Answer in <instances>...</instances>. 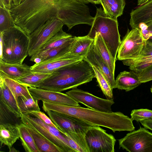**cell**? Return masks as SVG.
Here are the masks:
<instances>
[{"label":"cell","instance_id":"7bdbcfd3","mask_svg":"<svg viewBox=\"0 0 152 152\" xmlns=\"http://www.w3.org/2000/svg\"><path fill=\"white\" fill-rule=\"evenodd\" d=\"M91 3L94 4H100V0H90Z\"/></svg>","mask_w":152,"mask_h":152},{"label":"cell","instance_id":"7402d4cb","mask_svg":"<svg viewBox=\"0 0 152 152\" xmlns=\"http://www.w3.org/2000/svg\"><path fill=\"white\" fill-rule=\"evenodd\" d=\"M36 88L56 92H61L69 89L65 80L56 72L41 83Z\"/></svg>","mask_w":152,"mask_h":152},{"label":"cell","instance_id":"83f0119b","mask_svg":"<svg viewBox=\"0 0 152 152\" xmlns=\"http://www.w3.org/2000/svg\"><path fill=\"white\" fill-rule=\"evenodd\" d=\"M20 138L23 148L26 152H40L27 126L21 123L18 125Z\"/></svg>","mask_w":152,"mask_h":152},{"label":"cell","instance_id":"f1b7e54d","mask_svg":"<svg viewBox=\"0 0 152 152\" xmlns=\"http://www.w3.org/2000/svg\"><path fill=\"white\" fill-rule=\"evenodd\" d=\"M73 37L71 34H67L62 30L49 39L40 48L36 53L60 46Z\"/></svg>","mask_w":152,"mask_h":152},{"label":"cell","instance_id":"d6986e66","mask_svg":"<svg viewBox=\"0 0 152 152\" xmlns=\"http://www.w3.org/2000/svg\"><path fill=\"white\" fill-rule=\"evenodd\" d=\"M141 83L137 74L132 71L121 72L115 80V88L126 91L134 89Z\"/></svg>","mask_w":152,"mask_h":152},{"label":"cell","instance_id":"ac0fdd59","mask_svg":"<svg viewBox=\"0 0 152 152\" xmlns=\"http://www.w3.org/2000/svg\"><path fill=\"white\" fill-rule=\"evenodd\" d=\"M0 104L17 118L20 119L22 113L18 104L3 79L0 77Z\"/></svg>","mask_w":152,"mask_h":152},{"label":"cell","instance_id":"74e56055","mask_svg":"<svg viewBox=\"0 0 152 152\" xmlns=\"http://www.w3.org/2000/svg\"><path fill=\"white\" fill-rule=\"evenodd\" d=\"M140 122L144 127L152 131V118L145 119Z\"/></svg>","mask_w":152,"mask_h":152},{"label":"cell","instance_id":"8fae6325","mask_svg":"<svg viewBox=\"0 0 152 152\" xmlns=\"http://www.w3.org/2000/svg\"><path fill=\"white\" fill-rule=\"evenodd\" d=\"M66 94L88 108L103 112H113L111 107L114 103L113 99H105L99 98L77 88L66 92Z\"/></svg>","mask_w":152,"mask_h":152},{"label":"cell","instance_id":"e575fe53","mask_svg":"<svg viewBox=\"0 0 152 152\" xmlns=\"http://www.w3.org/2000/svg\"><path fill=\"white\" fill-rule=\"evenodd\" d=\"M137 74L141 83L152 80V65Z\"/></svg>","mask_w":152,"mask_h":152},{"label":"cell","instance_id":"ab89813d","mask_svg":"<svg viewBox=\"0 0 152 152\" xmlns=\"http://www.w3.org/2000/svg\"><path fill=\"white\" fill-rule=\"evenodd\" d=\"M24 0H12V7L16 6L19 5Z\"/></svg>","mask_w":152,"mask_h":152},{"label":"cell","instance_id":"d6a6232c","mask_svg":"<svg viewBox=\"0 0 152 152\" xmlns=\"http://www.w3.org/2000/svg\"><path fill=\"white\" fill-rule=\"evenodd\" d=\"M38 101L33 97L26 99L23 96L19 97L18 104L22 113L34 111H40Z\"/></svg>","mask_w":152,"mask_h":152},{"label":"cell","instance_id":"3957f363","mask_svg":"<svg viewBox=\"0 0 152 152\" xmlns=\"http://www.w3.org/2000/svg\"><path fill=\"white\" fill-rule=\"evenodd\" d=\"M0 59L9 64H22L28 55L29 35L16 26L0 32Z\"/></svg>","mask_w":152,"mask_h":152},{"label":"cell","instance_id":"52a82bcc","mask_svg":"<svg viewBox=\"0 0 152 152\" xmlns=\"http://www.w3.org/2000/svg\"><path fill=\"white\" fill-rule=\"evenodd\" d=\"M64 24L53 18L41 25L29 35L28 55L31 57L51 38L63 30Z\"/></svg>","mask_w":152,"mask_h":152},{"label":"cell","instance_id":"277c9868","mask_svg":"<svg viewBox=\"0 0 152 152\" xmlns=\"http://www.w3.org/2000/svg\"><path fill=\"white\" fill-rule=\"evenodd\" d=\"M99 32L113 58L116 60L121 41L117 20L107 16L101 7L97 8L96 14L88 36L94 39Z\"/></svg>","mask_w":152,"mask_h":152},{"label":"cell","instance_id":"f546056e","mask_svg":"<svg viewBox=\"0 0 152 152\" xmlns=\"http://www.w3.org/2000/svg\"><path fill=\"white\" fill-rule=\"evenodd\" d=\"M52 73L31 72L26 75L18 79V81L28 87L36 88L37 86Z\"/></svg>","mask_w":152,"mask_h":152},{"label":"cell","instance_id":"5b68a950","mask_svg":"<svg viewBox=\"0 0 152 152\" xmlns=\"http://www.w3.org/2000/svg\"><path fill=\"white\" fill-rule=\"evenodd\" d=\"M45 112L61 132L68 136L82 149L83 152H89L85 140V135L92 125L72 116L50 110Z\"/></svg>","mask_w":152,"mask_h":152},{"label":"cell","instance_id":"9a60e30c","mask_svg":"<svg viewBox=\"0 0 152 152\" xmlns=\"http://www.w3.org/2000/svg\"><path fill=\"white\" fill-rule=\"evenodd\" d=\"M124 65L137 74L152 65V43L145 40L144 46L139 56L133 59L122 61Z\"/></svg>","mask_w":152,"mask_h":152},{"label":"cell","instance_id":"4316f807","mask_svg":"<svg viewBox=\"0 0 152 152\" xmlns=\"http://www.w3.org/2000/svg\"><path fill=\"white\" fill-rule=\"evenodd\" d=\"M26 126L40 152H62L57 147L33 128Z\"/></svg>","mask_w":152,"mask_h":152},{"label":"cell","instance_id":"7a4b0ae2","mask_svg":"<svg viewBox=\"0 0 152 152\" xmlns=\"http://www.w3.org/2000/svg\"><path fill=\"white\" fill-rule=\"evenodd\" d=\"M42 108L73 117L92 126L105 127L113 132H132L134 130L133 121L120 112H101L88 108L60 104L42 101Z\"/></svg>","mask_w":152,"mask_h":152},{"label":"cell","instance_id":"f35d334b","mask_svg":"<svg viewBox=\"0 0 152 152\" xmlns=\"http://www.w3.org/2000/svg\"><path fill=\"white\" fill-rule=\"evenodd\" d=\"M12 4V0H0V6H4L10 10Z\"/></svg>","mask_w":152,"mask_h":152},{"label":"cell","instance_id":"e0dca14e","mask_svg":"<svg viewBox=\"0 0 152 152\" xmlns=\"http://www.w3.org/2000/svg\"><path fill=\"white\" fill-rule=\"evenodd\" d=\"M74 39L73 37L60 46L36 53L31 57L30 61L39 63L69 53Z\"/></svg>","mask_w":152,"mask_h":152},{"label":"cell","instance_id":"484cf974","mask_svg":"<svg viewBox=\"0 0 152 152\" xmlns=\"http://www.w3.org/2000/svg\"><path fill=\"white\" fill-rule=\"evenodd\" d=\"M106 15L115 20L123 14L125 5L124 0H100Z\"/></svg>","mask_w":152,"mask_h":152},{"label":"cell","instance_id":"1f68e13d","mask_svg":"<svg viewBox=\"0 0 152 152\" xmlns=\"http://www.w3.org/2000/svg\"><path fill=\"white\" fill-rule=\"evenodd\" d=\"M94 71L95 78L103 93L107 99H113V89L109 83L100 72L96 67L92 66Z\"/></svg>","mask_w":152,"mask_h":152},{"label":"cell","instance_id":"30bf717a","mask_svg":"<svg viewBox=\"0 0 152 152\" xmlns=\"http://www.w3.org/2000/svg\"><path fill=\"white\" fill-rule=\"evenodd\" d=\"M145 42L142 34L138 29H128L119 47L118 59L123 61L137 58L141 53Z\"/></svg>","mask_w":152,"mask_h":152},{"label":"cell","instance_id":"ee69618b","mask_svg":"<svg viewBox=\"0 0 152 152\" xmlns=\"http://www.w3.org/2000/svg\"><path fill=\"white\" fill-rule=\"evenodd\" d=\"M9 152H17V150L14 148L12 147L9 150Z\"/></svg>","mask_w":152,"mask_h":152},{"label":"cell","instance_id":"2e32d148","mask_svg":"<svg viewBox=\"0 0 152 152\" xmlns=\"http://www.w3.org/2000/svg\"><path fill=\"white\" fill-rule=\"evenodd\" d=\"M129 24L132 28H137L141 24L152 21V0L132 11Z\"/></svg>","mask_w":152,"mask_h":152},{"label":"cell","instance_id":"4fadbf2b","mask_svg":"<svg viewBox=\"0 0 152 152\" xmlns=\"http://www.w3.org/2000/svg\"><path fill=\"white\" fill-rule=\"evenodd\" d=\"M28 90L32 97L38 101L69 106H80L79 103L66 93L33 87H28Z\"/></svg>","mask_w":152,"mask_h":152},{"label":"cell","instance_id":"836d02e7","mask_svg":"<svg viewBox=\"0 0 152 152\" xmlns=\"http://www.w3.org/2000/svg\"><path fill=\"white\" fill-rule=\"evenodd\" d=\"M132 121L140 122L142 121L152 118V110L147 109H140L132 110L130 114Z\"/></svg>","mask_w":152,"mask_h":152},{"label":"cell","instance_id":"6da1fadb","mask_svg":"<svg viewBox=\"0 0 152 152\" xmlns=\"http://www.w3.org/2000/svg\"><path fill=\"white\" fill-rule=\"evenodd\" d=\"M10 10L16 25L28 35L53 18L69 30L78 24L91 26L94 19L87 5L75 0H25Z\"/></svg>","mask_w":152,"mask_h":152},{"label":"cell","instance_id":"cb8c5ba5","mask_svg":"<svg viewBox=\"0 0 152 152\" xmlns=\"http://www.w3.org/2000/svg\"><path fill=\"white\" fill-rule=\"evenodd\" d=\"M93 44L111 72L114 75L116 60L113 58L99 32L96 33Z\"/></svg>","mask_w":152,"mask_h":152},{"label":"cell","instance_id":"d4e9b609","mask_svg":"<svg viewBox=\"0 0 152 152\" xmlns=\"http://www.w3.org/2000/svg\"><path fill=\"white\" fill-rule=\"evenodd\" d=\"M74 40L70 51L72 55L84 58L87 54L94 39L88 35L74 37Z\"/></svg>","mask_w":152,"mask_h":152},{"label":"cell","instance_id":"8d00e7d4","mask_svg":"<svg viewBox=\"0 0 152 152\" xmlns=\"http://www.w3.org/2000/svg\"><path fill=\"white\" fill-rule=\"evenodd\" d=\"M146 24V29L141 32L145 40H148L152 43V21Z\"/></svg>","mask_w":152,"mask_h":152},{"label":"cell","instance_id":"ba28073f","mask_svg":"<svg viewBox=\"0 0 152 152\" xmlns=\"http://www.w3.org/2000/svg\"><path fill=\"white\" fill-rule=\"evenodd\" d=\"M119 148L129 152H152V133L141 126L118 140Z\"/></svg>","mask_w":152,"mask_h":152},{"label":"cell","instance_id":"8992f818","mask_svg":"<svg viewBox=\"0 0 152 152\" xmlns=\"http://www.w3.org/2000/svg\"><path fill=\"white\" fill-rule=\"evenodd\" d=\"M21 122L33 128L57 147L62 152H75L58 129L47 125L29 112L22 113Z\"/></svg>","mask_w":152,"mask_h":152},{"label":"cell","instance_id":"44dd1931","mask_svg":"<svg viewBox=\"0 0 152 152\" xmlns=\"http://www.w3.org/2000/svg\"><path fill=\"white\" fill-rule=\"evenodd\" d=\"M0 71L8 77L17 80L32 71L30 66L25 64H9L0 59Z\"/></svg>","mask_w":152,"mask_h":152},{"label":"cell","instance_id":"f6af8a7d","mask_svg":"<svg viewBox=\"0 0 152 152\" xmlns=\"http://www.w3.org/2000/svg\"><path fill=\"white\" fill-rule=\"evenodd\" d=\"M150 90H151V93L152 94V86H151V88H150Z\"/></svg>","mask_w":152,"mask_h":152},{"label":"cell","instance_id":"d590c367","mask_svg":"<svg viewBox=\"0 0 152 152\" xmlns=\"http://www.w3.org/2000/svg\"><path fill=\"white\" fill-rule=\"evenodd\" d=\"M39 117L45 123L49 125L58 129L53 123L51 119L45 114L40 111H34L28 112Z\"/></svg>","mask_w":152,"mask_h":152},{"label":"cell","instance_id":"7c38bea8","mask_svg":"<svg viewBox=\"0 0 152 152\" xmlns=\"http://www.w3.org/2000/svg\"><path fill=\"white\" fill-rule=\"evenodd\" d=\"M83 59L82 57L75 56L70 52L50 60L31 66V71L52 73L61 68Z\"/></svg>","mask_w":152,"mask_h":152},{"label":"cell","instance_id":"ffe728a7","mask_svg":"<svg viewBox=\"0 0 152 152\" xmlns=\"http://www.w3.org/2000/svg\"><path fill=\"white\" fill-rule=\"evenodd\" d=\"M18 124L5 123L0 124V142L1 147L4 144L10 149L20 138Z\"/></svg>","mask_w":152,"mask_h":152},{"label":"cell","instance_id":"5bb4252c","mask_svg":"<svg viewBox=\"0 0 152 152\" xmlns=\"http://www.w3.org/2000/svg\"><path fill=\"white\" fill-rule=\"evenodd\" d=\"M83 59L100 72L113 90L115 88L114 75L111 72L108 66L99 54L93 44V42Z\"/></svg>","mask_w":152,"mask_h":152},{"label":"cell","instance_id":"b9f144b4","mask_svg":"<svg viewBox=\"0 0 152 152\" xmlns=\"http://www.w3.org/2000/svg\"><path fill=\"white\" fill-rule=\"evenodd\" d=\"M78 2L83 4H87L89 3H91L90 0H75Z\"/></svg>","mask_w":152,"mask_h":152},{"label":"cell","instance_id":"4dcf8cb0","mask_svg":"<svg viewBox=\"0 0 152 152\" xmlns=\"http://www.w3.org/2000/svg\"><path fill=\"white\" fill-rule=\"evenodd\" d=\"M16 26L10 10L4 6H0V32Z\"/></svg>","mask_w":152,"mask_h":152},{"label":"cell","instance_id":"603a6c76","mask_svg":"<svg viewBox=\"0 0 152 152\" xmlns=\"http://www.w3.org/2000/svg\"><path fill=\"white\" fill-rule=\"evenodd\" d=\"M0 77L3 79L18 103V98L20 96L26 99L32 97L27 86L16 80L8 77L1 72H0Z\"/></svg>","mask_w":152,"mask_h":152},{"label":"cell","instance_id":"60d3db41","mask_svg":"<svg viewBox=\"0 0 152 152\" xmlns=\"http://www.w3.org/2000/svg\"><path fill=\"white\" fill-rule=\"evenodd\" d=\"M150 0H138L137 5L141 6L147 3Z\"/></svg>","mask_w":152,"mask_h":152},{"label":"cell","instance_id":"9c48e42d","mask_svg":"<svg viewBox=\"0 0 152 152\" xmlns=\"http://www.w3.org/2000/svg\"><path fill=\"white\" fill-rule=\"evenodd\" d=\"M89 152H114L116 139L99 126H92L85 135Z\"/></svg>","mask_w":152,"mask_h":152}]
</instances>
